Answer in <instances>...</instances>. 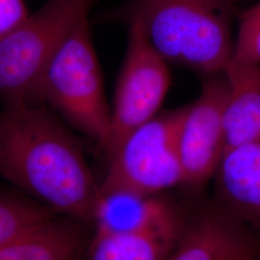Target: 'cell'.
I'll list each match as a JSON object with an SVG mask.
<instances>
[{"label": "cell", "instance_id": "13", "mask_svg": "<svg viewBox=\"0 0 260 260\" xmlns=\"http://www.w3.org/2000/svg\"><path fill=\"white\" fill-rule=\"evenodd\" d=\"M83 222L53 221L0 246V260H76L87 246Z\"/></svg>", "mask_w": 260, "mask_h": 260}, {"label": "cell", "instance_id": "1", "mask_svg": "<svg viewBox=\"0 0 260 260\" xmlns=\"http://www.w3.org/2000/svg\"><path fill=\"white\" fill-rule=\"evenodd\" d=\"M0 172L57 213L92 222L100 184L79 142L46 105L25 103L2 112Z\"/></svg>", "mask_w": 260, "mask_h": 260}, {"label": "cell", "instance_id": "10", "mask_svg": "<svg viewBox=\"0 0 260 260\" xmlns=\"http://www.w3.org/2000/svg\"><path fill=\"white\" fill-rule=\"evenodd\" d=\"M217 201L243 223L260 226V135L226 149L215 174Z\"/></svg>", "mask_w": 260, "mask_h": 260}, {"label": "cell", "instance_id": "12", "mask_svg": "<svg viewBox=\"0 0 260 260\" xmlns=\"http://www.w3.org/2000/svg\"><path fill=\"white\" fill-rule=\"evenodd\" d=\"M186 223L137 233H94L78 260H166L177 247Z\"/></svg>", "mask_w": 260, "mask_h": 260}, {"label": "cell", "instance_id": "8", "mask_svg": "<svg viewBox=\"0 0 260 260\" xmlns=\"http://www.w3.org/2000/svg\"><path fill=\"white\" fill-rule=\"evenodd\" d=\"M259 254L251 228L215 200L187 221L166 260H258Z\"/></svg>", "mask_w": 260, "mask_h": 260}, {"label": "cell", "instance_id": "9", "mask_svg": "<svg viewBox=\"0 0 260 260\" xmlns=\"http://www.w3.org/2000/svg\"><path fill=\"white\" fill-rule=\"evenodd\" d=\"M185 221L177 205L160 194L128 190H100L92 220L100 233H137Z\"/></svg>", "mask_w": 260, "mask_h": 260}, {"label": "cell", "instance_id": "16", "mask_svg": "<svg viewBox=\"0 0 260 260\" xmlns=\"http://www.w3.org/2000/svg\"><path fill=\"white\" fill-rule=\"evenodd\" d=\"M30 15L24 0H0V39L20 26Z\"/></svg>", "mask_w": 260, "mask_h": 260}, {"label": "cell", "instance_id": "4", "mask_svg": "<svg viewBox=\"0 0 260 260\" xmlns=\"http://www.w3.org/2000/svg\"><path fill=\"white\" fill-rule=\"evenodd\" d=\"M99 0H47L0 39V92L6 106L25 104L39 76Z\"/></svg>", "mask_w": 260, "mask_h": 260}, {"label": "cell", "instance_id": "17", "mask_svg": "<svg viewBox=\"0 0 260 260\" xmlns=\"http://www.w3.org/2000/svg\"><path fill=\"white\" fill-rule=\"evenodd\" d=\"M76 260H78V258H77V259H76Z\"/></svg>", "mask_w": 260, "mask_h": 260}, {"label": "cell", "instance_id": "2", "mask_svg": "<svg viewBox=\"0 0 260 260\" xmlns=\"http://www.w3.org/2000/svg\"><path fill=\"white\" fill-rule=\"evenodd\" d=\"M236 0H127L108 19L137 22L168 64L208 77L223 73L233 52Z\"/></svg>", "mask_w": 260, "mask_h": 260}, {"label": "cell", "instance_id": "3", "mask_svg": "<svg viewBox=\"0 0 260 260\" xmlns=\"http://www.w3.org/2000/svg\"><path fill=\"white\" fill-rule=\"evenodd\" d=\"M26 103L49 106L104 149L111 128V109L105 96L89 18L66 39L39 76Z\"/></svg>", "mask_w": 260, "mask_h": 260}, {"label": "cell", "instance_id": "15", "mask_svg": "<svg viewBox=\"0 0 260 260\" xmlns=\"http://www.w3.org/2000/svg\"><path fill=\"white\" fill-rule=\"evenodd\" d=\"M237 37L232 58L260 65V1L237 14Z\"/></svg>", "mask_w": 260, "mask_h": 260}, {"label": "cell", "instance_id": "11", "mask_svg": "<svg viewBox=\"0 0 260 260\" xmlns=\"http://www.w3.org/2000/svg\"><path fill=\"white\" fill-rule=\"evenodd\" d=\"M223 73L228 81L226 150L260 135V65L232 58Z\"/></svg>", "mask_w": 260, "mask_h": 260}, {"label": "cell", "instance_id": "5", "mask_svg": "<svg viewBox=\"0 0 260 260\" xmlns=\"http://www.w3.org/2000/svg\"><path fill=\"white\" fill-rule=\"evenodd\" d=\"M183 107L159 113L132 131L112 151L101 191L128 190L146 195L183 185L177 130Z\"/></svg>", "mask_w": 260, "mask_h": 260}, {"label": "cell", "instance_id": "7", "mask_svg": "<svg viewBox=\"0 0 260 260\" xmlns=\"http://www.w3.org/2000/svg\"><path fill=\"white\" fill-rule=\"evenodd\" d=\"M226 98L228 81L221 73L205 77L199 98L183 107L177 130L183 185L197 189L216 174L225 152Z\"/></svg>", "mask_w": 260, "mask_h": 260}, {"label": "cell", "instance_id": "14", "mask_svg": "<svg viewBox=\"0 0 260 260\" xmlns=\"http://www.w3.org/2000/svg\"><path fill=\"white\" fill-rule=\"evenodd\" d=\"M57 212L36 199L2 190L0 195V246L56 219Z\"/></svg>", "mask_w": 260, "mask_h": 260}, {"label": "cell", "instance_id": "6", "mask_svg": "<svg viewBox=\"0 0 260 260\" xmlns=\"http://www.w3.org/2000/svg\"><path fill=\"white\" fill-rule=\"evenodd\" d=\"M127 25L126 53L115 90L110 134L103 149L107 156L132 131L157 116L171 84L169 64L137 22Z\"/></svg>", "mask_w": 260, "mask_h": 260}]
</instances>
